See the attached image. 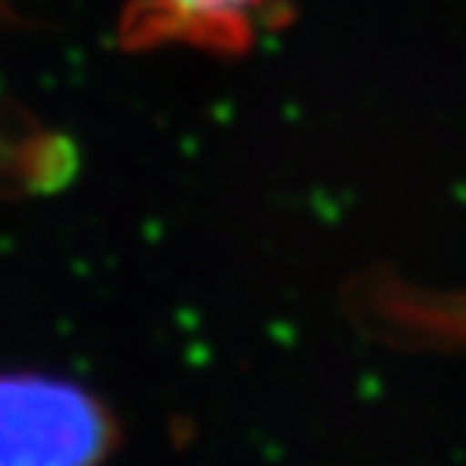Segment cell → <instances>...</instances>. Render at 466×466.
Instances as JSON below:
<instances>
[{
  "label": "cell",
  "mask_w": 466,
  "mask_h": 466,
  "mask_svg": "<svg viewBox=\"0 0 466 466\" xmlns=\"http://www.w3.org/2000/svg\"><path fill=\"white\" fill-rule=\"evenodd\" d=\"M109 421L88 390L70 381L0 376V466H95Z\"/></svg>",
  "instance_id": "6da1fadb"
},
{
  "label": "cell",
  "mask_w": 466,
  "mask_h": 466,
  "mask_svg": "<svg viewBox=\"0 0 466 466\" xmlns=\"http://www.w3.org/2000/svg\"><path fill=\"white\" fill-rule=\"evenodd\" d=\"M164 4L200 25H242V18L264 0H164Z\"/></svg>",
  "instance_id": "7a4b0ae2"
}]
</instances>
